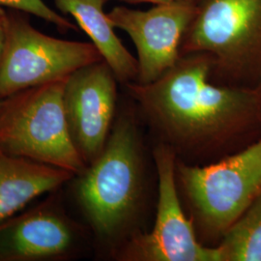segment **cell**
<instances>
[{
	"instance_id": "obj_1",
	"label": "cell",
	"mask_w": 261,
	"mask_h": 261,
	"mask_svg": "<svg viewBox=\"0 0 261 261\" xmlns=\"http://www.w3.org/2000/svg\"><path fill=\"white\" fill-rule=\"evenodd\" d=\"M205 54L180 56L176 64L148 84H126L130 96L176 156H219L261 123L258 87L217 84Z\"/></svg>"
},
{
	"instance_id": "obj_2",
	"label": "cell",
	"mask_w": 261,
	"mask_h": 261,
	"mask_svg": "<svg viewBox=\"0 0 261 261\" xmlns=\"http://www.w3.org/2000/svg\"><path fill=\"white\" fill-rule=\"evenodd\" d=\"M205 54L217 84L255 87L261 80V0H196L180 55Z\"/></svg>"
},
{
	"instance_id": "obj_3",
	"label": "cell",
	"mask_w": 261,
	"mask_h": 261,
	"mask_svg": "<svg viewBox=\"0 0 261 261\" xmlns=\"http://www.w3.org/2000/svg\"><path fill=\"white\" fill-rule=\"evenodd\" d=\"M75 194L94 230L106 239L127 227L140 206L143 166L136 124L122 114L102 153L79 174Z\"/></svg>"
},
{
	"instance_id": "obj_4",
	"label": "cell",
	"mask_w": 261,
	"mask_h": 261,
	"mask_svg": "<svg viewBox=\"0 0 261 261\" xmlns=\"http://www.w3.org/2000/svg\"><path fill=\"white\" fill-rule=\"evenodd\" d=\"M66 80L35 86L3 100L0 149L75 175L87 166L75 147L66 118Z\"/></svg>"
},
{
	"instance_id": "obj_5",
	"label": "cell",
	"mask_w": 261,
	"mask_h": 261,
	"mask_svg": "<svg viewBox=\"0 0 261 261\" xmlns=\"http://www.w3.org/2000/svg\"><path fill=\"white\" fill-rule=\"evenodd\" d=\"M176 177L199 229L222 238L261 195V140L208 166L177 160Z\"/></svg>"
},
{
	"instance_id": "obj_6",
	"label": "cell",
	"mask_w": 261,
	"mask_h": 261,
	"mask_svg": "<svg viewBox=\"0 0 261 261\" xmlns=\"http://www.w3.org/2000/svg\"><path fill=\"white\" fill-rule=\"evenodd\" d=\"M103 60L92 43L50 37L25 19L9 17L0 58V100L63 80L84 66Z\"/></svg>"
},
{
	"instance_id": "obj_7",
	"label": "cell",
	"mask_w": 261,
	"mask_h": 261,
	"mask_svg": "<svg viewBox=\"0 0 261 261\" xmlns=\"http://www.w3.org/2000/svg\"><path fill=\"white\" fill-rule=\"evenodd\" d=\"M159 180L156 222L148 233L132 237L120 252L130 261H221L218 247L197 240L193 220H188L179 200L176 178L177 156L162 142L154 149Z\"/></svg>"
},
{
	"instance_id": "obj_8",
	"label": "cell",
	"mask_w": 261,
	"mask_h": 261,
	"mask_svg": "<svg viewBox=\"0 0 261 261\" xmlns=\"http://www.w3.org/2000/svg\"><path fill=\"white\" fill-rule=\"evenodd\" d=\"M195 10L196 3H173L145 11L117 6L108 14L112 25L125 31L137 49L139 74L135 83L151 84L176 64Z\"/></svg>"
},
{
	"instance_id": "obj_9",
	"label": "cell",
	"mask_w": 261,
	"mask_h": 261,
	"mask_svg": "<svg viewBox=\"0 0 261 261\" xmlns=\"http://www.w3.org/2000/svg\"><path fill=\"white\" fill-rule=\"evenodd\" d=\"M116 81L103 60L84 66L66 80V118L86 166L102 153L112 132L117 100Z\"/></svg>"
},
{
	"instance_id": "obj_10",
	"label": "cell",
	"mask_w": 261,
	"mask_h": 261,
	"mask_svg": "<svg viewBox=\"0 0 261 261\" xmlns=\"http://www.w3.org/2000/svg\"><path fill=\"white\" fill-rule=\"evenodd\" d=\"M75 233L54 204L37 206L0 223V261H38L62 257Z\"/></svg>"
},
{
	"instance_id": "obj_11",
	"label": "cell",
	"mask_w": 261,
	"mask_h": 261,
	"mask_svg": "<svg viewBox=\"0 0 261 261\" xmlns=\"http://www.w3.org/2000/svg\"><path fill=\"white\" fill-rule=\"evenodd\" d=\"M73 176L64 169L16 157L0 149V223Z\"/></svg>"
},
{
	"instance_id": "obj_12",
	"label": "cell",
	"mask_w": 261,
	"mask_h": 261,
	"mask_svg": "<svg viewBox=\"0 0 261 261\" xmlns=\"http://www.w3.org/2000/svg\"><path fill=\"white\" fill-rule=\"evenodd\" d=\"M56 7L70 14L91 39L103 61L111 67L117 81L127 84L136 82L138 60L124 47L114 27L103 11L106 0H54Z\"/></svg>"
},
{
	"instance_id": "obj_13",
	"label": "cell",
	"mask_w": 261,
	"mask_h": 261,
	"mask_svg": "<svg viewBox=\"0 0 261 261\" xmlns=\"http://www.w3.org/2000/svg\"><path fill=\"white\" fill-rule=\"evenodd\" d=\"M221 239V261H261V195Z\"/></svg>"
},
{
	"instance_id": "obj_14",
	"label": "cell",
	"mask_w": 261,
	"mask_h": 261,
	"mask_svg": "<svg viewBox=\"0 0 261 261\" xmlns=\"http://www.w3.org/2000/svg\"><path fill=\"white\" fill-rule=\"evenodd\" d=\"M0 6L20 10L28 14H32L63 30L75 29L74 24L56 13V11L50 9L43 0H0Z\"/></svg>"
},
{
	"instance_id": "obj_15",
	"label": "cell",
	"mask_w": 261,
	"mask_h": 261,
	"mask_svg": "<svg viewBox=\"0 0 261 261\" xmlns=\"http://www.w3.org/2000/svg\"><path fill=\"white\" fill-rule=\"evenodd\" d=\"M1 7L2 6H0V58L3 53V48L6 41V35H7V29L9 24V17Z\"/></svg>"
},
{
	"instance_id": "obj_16",
	"label": "cell",
	"mask_w": 261,
	"mask_h": 261,
	"mask_svg": "<svg viewBox=\"0 0 261 261\" xmlns=\"http://www.w3.org/2000/svg\"><path fill=\"white\" fill-rule=\"evenodd\" d=\"M110 1V0H106ZM128 3H150L153 5H165V4H173V3H196V0H119Z\"/></svg>"
},
{
	"instance_id": "obj_17",
	"label": "cell",
	"mask_w": 261,
	"mask_h": 261,
	"mask_svg": "<svg viewBox=\"0 0 261 261\" xmlns=\"http://www.w3.org/2000/svg\"><path fill=\"white\" fill-rule=\"evenodd\" d=\"M255 87H258V88H259V89H260V91H261V80H260V82H259V84H257V85H256V86H255Z\"/></svg>"
},
{
	"instance_id": "obj_18",
	"label": "cell",
	"mask_w": 261,
	"mask_h": 261,
	"mask_svg": "<svg viewBox=\"0 0 261 261\" xmlns=\"http://www.w3.org/2000/svg\"><path fill=\"white\" fill-rule=\"evenodd\" d=\"M2 103H3V100H0V109H1V107H2Z\"/></svg>"
}]
</instances>
